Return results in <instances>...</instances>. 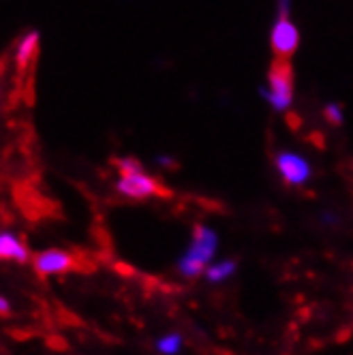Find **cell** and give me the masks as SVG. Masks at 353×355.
<instances>
[{"mask_svg":"<svg viewBox=\"0 0 353 355\" xmlns=\"http://www.w3.org/2000/svg\"><path fill=\"white\" fill-rule=\"evenodd\" d=\"M268 103L276 112H287L293 101V67L289 58H274L268 69Z\"/></svg>","mask_w":353,"mask_h":355,"instance_id":"cell-1","label":"cell"},{"mask_svg":"<svg viewBox=\"0 0 353 355\" xmlns=\"http://www.w3.org/2000/svg\"><path fill=\"white\" fill-rule=\"evenodd\" d=\"M214 248H216V234L204 225H197L193 234V242L187 250L184 259L180 261L182 272L187 276H197L212 259Z\"/></svg>","mask_w":353,"mask_h":355,"instance_id":"cell-2","label":"cell"},{"mask_svg":"<svg viewBox=\"0 0 353 355\" xmlns=\"http://www.w3.org/2000/svg\"><path fill=\"white\" fill-rule=\"evenodd\" d=\"M118 191L124 197L131 199H146V197H165L169 195L167 189H163L153 175H148L144 167L133 169V171H122L118 180Z\"/></svg>","mask_w":353,"mask_h":355,"instance_id":"cell-3","label":"cell"},{"mask_svg":"<svg viewBox=\"0 0 353 355\" xmlns=\"http://www.w3.org/2000/svg\"><path fill=\"white\" fill-rule=\"evenodd\" d=\"M300 35L298 28L293 26V21L289 17H279L272 28V49H274V58H289L298 49Z\"/></svg>","mask_w":353,"mask_h":355,"instance_id":"cell-4","label":"cell"},{"mask_svg":"<svg viewBox=\"0 0 353 355\" xmlns=\"http://www.w3.org/2000/svg\"><path fill=\"white\" fill-rule=\"evenodd\" d=\"M276 169L283 175V180L291 187L304 184L311 178V165L302 157L293 155V152H281L276 157Z\"/></svg>","mask_w":353,"mask_h":355,"instance_id":"cell-5","label":"cell"},{"mask_svg":"<svg viewBox=\"0 0 353 355\" xmlns=\"http://www.w3.org/2000/svg\"><path fill=\"white\" fill-rule=\"evenodd\" d=\"M35 268L41 274H58V272L78 268V259L62 250H47L35 257Z\"/></svg>","mask_w":353,"mask_h":355,"instance_id":"cell-6","label":"cell"},{"mask_svg":"<svg viewBox=\"0 0 353 355\" xmlns=\"http://www.w3.org/2000/svg\"><path fill=\"white\" fill-rule=\"evenodd\" d=\"M39 43H41V37L37 31H31L19 37V41L15 43V52H13L17 69H28L35 62L37 52H39Z\"/></svg>","mask_w":353,"mask_h":355,"instance_id":"cell-7","label":"cell"},{"mask_svg":"<svg viewBox=\"0 0 353 355\" xmlns=\"http://www.w3.org/2000/svg\"><path fill=\"white\" fill-rule=\"evenodd\" d=\"M28 252L24 248V244L9 236V234H3L0 236V259H13V261H26Z\"/></svg>","mask_w":353,"mask_h":355,"instance_id":"cell-8","label":"cell"},{"mask_svg":"<svg viewBox=\"0 0 353 355\" xmlns=\"http://www.w3.org/2000/svg\"><path fill=\"white\" fill-rule=\"evenodd\" d=\"M234 270H236V263L234 261H223V263H216V266H212V268H208V278L214 283H218V281H225L227 276H232L234 274Z\"/></svg>","mask_w":353,"mask_h":355,"instance_id":"cell-9","label":"cell"},{"mask_svg":"<svg viewBox=\"0 0 353 355\" xmlns=\"http://www.w3.org/2000/svg\"><path fill=\"white\" fill-rule=\"evenodd\" d=\"M178 347H180V336H167V338H163L161 343H159V349L163 351V353H175L178 351Z\"/></svg>","mask_w":353,"mask_h":355,"instance_id":"cell-10","label":"cell"},{"mask_svg":"<svg viewBox=\"0 0 353 355\" xmlns=\"http://www.w3.org/2000/svg\"><path fill=\"white\" fill-rule=\"evenodd\" d=\"M325 116H327V120H330L332 124H341V122H343V112H341V105H336V103L327 105V107H325Z\"/></svg>","mask_w":353,"mask_h":355,"instance_id":"cell-11","label":"cell"},{"mask_svg":"<svg viewBox=\"0 0 353 355\" xmlns=\"http://www.w3.org/2000/svg\"><path fill=\"white\" fill-rule=\"evenodd\" d=\"M279 17H289V0H281L279 3Z\"/></svg>","mask_w":353,"mask_h":355,"instance_id":"cell-12","label":"cell"},{"mask_svg":"<svg viewBox=\"0 0 353 355\" xmlns=\"http://www.w3.org/2000/svg\"><path fill=\"white\" fill-rule=\"evenodd\" d=\"M0 313H3V315L9 313V304H7V300H3V297H0Z\"/></svg>","mask_w":353,"mask_h":355,"instance_id":"cell-13","label":"cell"},{"mask_svg":"<svg viewBox=\"0 0 353 355\" xmlns=\"http://www.w3.org/2000/svg\"><path fill=\"white\" fill-rule=\"evenodd\" d=\"M0 71H3V67H0Z\"/></svg>","mask_w":353,"mask_h":355,"instance_id":"cell-14","label":"cell"}]
</instances>
